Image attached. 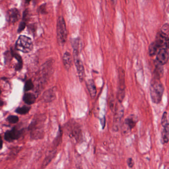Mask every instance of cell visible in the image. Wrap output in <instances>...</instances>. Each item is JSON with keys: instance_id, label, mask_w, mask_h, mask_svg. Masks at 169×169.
Here are the masks:
<instances>
[{"instance_id": "6da1fadb", "label": "cell", "mask_w": 169, "mask_h": 169, "mask_svg": "<svg viewBox=\"0 0 169 169\" xmlns=\"http://www.w3.org/2000/svg\"><path fill=\"white\" fill-rule=\"evenodd\" d=\"M151 99L154 104H159L162 99L164 92V86L160 79H153L150 86Z\"/></svg>"}, {"instance_id": "7a4b0ae2", "label": "cell", "mask_w": 169, "mask_h": 169, "mask_svg": "<svg viewBox=\"0 0 169 169\" xmlns=\"http://www.w3.org/2000/svg\"><path fill=\"white\" fill-rule=\"evenodd\" d=\"M33 48L31 39L25 35H20L15 43L16 50L24 53L31 52Z\"/></svg>"}, {"instance_id": "3957f363", "label": "cell", "mask_w": 169, "mask_h": 169, "mask_svg": "<svg viewBox=\"0 0 169 169\" xmlns=\"http://www.w3.org/2000/svg\"><path fill=\"white\" fill-rule=\"evenodd\" d=\"M57 35L59 44L64 45L67 40V31L65 20L62 16L59 17L57 21Z\"/></svg>"}, {"instance_id": "277c9868", "label": "cell", "mask_w": 169, "mask_h": 169, "mask_svg": "<svg viewBox=\"0 0 169 169\" xmlns=\"http://www.w3.org/2000/svg\"><path fill=\"white\" fill-rule=\"evenodd\" d=\"M118 81L117 98L120 103H122L124 100L126 93L125 72L124 69L122 67H120L118 70Z\"/></svg>"}, {"instance_id": "5b68a950", "label": "cell", "mask_w": 169, "mask_h": 169, "mask_svg": "<svg viewBox=\"0 0 169 169\" xmlns=\"http://www.w3.org/2000/svg\"><path fill=\"white\" fill-rule=\"evenodd\" d=\"M68 134L71 138L74 139L77 142L81 141L82 139V131L79 124L74 121L70 122L67 125Z\"/></svg>"}, {"instance_id": "8992f818", "label": "cell", "mask_w": 169, "mask_h": 169, "mask_svg": "<svg viewBox=\"0 0 169 169\" xmlns=\"http://www.w3.org/2000/svg\"><path fill=\"white\" fill-rule=\"evenodd\" d=\"M74 63L77 68L79 79L82 82L85 79V70L84 67L79 56V48L73 49Z\"/></svg>"}, {"instance_id": "52a82bcc", "label": "cell", "mask_w": 169, "mask_h": 169, "mask_svg": "<svg viewBox=\"0 0 169 169\" xmlns=\"http://www.w3.org/2000/svg\"><path fill=\"white\" fill-rule=\"evenodd\" d=\"M158 49V51L161 48H169V39L168 33L161 30L158 32L154 42Z\"/></svg>"}, {"instance_id": "ba28073f", "label": "cell", "mask_w": 169, "mask_h": 169, "mask_svg": "<svg viewBox=\"0 0 169 169\" xmlns=\"http://www.w3.org/2000/svg\"><path fill=\"white\" fill-rule=\"evenodd\" d=\"M156 55V61L157 64L161 65H165L169 60V48L160 49Z\"/></svg>"}, {"instance_id": "9c48e42d", "label": "cell", "mask_w": 169, "mask_h": 169, "mask_svg": "<svg viewBox=\"0 0 169 169\" xmlns=\"http://www.w3.org/2000/svg\"><path fill=\"white\" fill-rule=\"evenodd\" d=\"M124 109L122 106L118 107V109L115 110L114 121H113V130L115 131H119L120 127L121 120L124 115Z\"/></svg>"}, {"instance_id": "30bf717a", "label": "cell", "mask_w": 169, "mask_h": 169, "mask_svg": "<svg viewBox=\"0 0 169 169\" xmlns=\"http://www.w3.org/2000/svg\"><path fill=\"white\" fill-rule=\"evenodd\" d=\"M137 122V117L134 115H131L126 118L123 125V131L125 134L134 128Z\"/></svg>"}, {"instance_id": "8fae6325", "label": "cell", "mask_w": 169, "mask_h": 169, "mask_svg": "<svg viewBox=\"0 0 169 169\" xmlns=\"http://www.w3.org/2000/svg\"><path fill=\"white\" fill-rule=\"evenodd\" d=\"M20 17V13L17 8H11L7 12V21L10 24H15L19 19Z\"/></svg>"}, {"instance_id": "7c38bea8", "label": "cell", "mask_w": 169, "mask_h": 169, "mask_svg": "<svg viewBox=\"0 0 169 169\" xmlns=\"http://www.w3.org/2000/svg\"><path fill=\"white\" fill-rule=\"evenodd\" d=\"M22 134V131H19L15 127H14L12 130L7 131V132H6L5 139L8 142H12L15 140L19 139Z\"/></svg>"}, {"instance_id": "4fadbf2b", "label": "cell", "mask_w": 169, "mask_h": 169, "mask_svg": "<svg viewBox=\"0 0 169 169\" xmlns=\"http://www.w3.org/2000/svg\"><path fill=\"white\" fill-rule=\"evenodd\" d=\"M86 84L91 97L94 98L97 94V90L94 81L92 79H88L86 82Z\"/></svg>"}, {"instance_id": "5bb4252c", "label": "cell", "mask_w": 169, "mask_h": 169, "mask_svg": "<svg viewBox=\"0 0 169 169\" xmlns=\"http://www.w3.org/2000/svg\"><path fill=\"white\" fill-rule=\"evenodd\" d=\"M56 98L55 90L53 88L46 91L42 96V99L46 102H52Z\"/></svg>"}, {"instance_id": "9a60e30c", "label": "cell", "mask_w": 169, "mask_h": 169, "mask_svg": "<svg viewBox=\"0 0 169 169\" xmlns=\"http://www.w3.org/2000/svg\"><path fill=\"white\" fill-rule=\"evenodd\" d=\"M63 61L65 69L67 70H69L72 64V57L69 52H65L64 53L63 57Z\"/></svg>"}, {"instance_id": "2e32d148", "label": "cell", "mask_w": 169, "mask_h": 169, "mask_svg": "<svg viewBox=\"0 0 169 169\" xmlns=\"http://www.w3.org/2000/svg\"><path fill=\"white\" fill-rule=\"evenodd\" d=\"M10 51L12 52L13 58H15L17 61V64L16 65L15 67V70L18 71V70H21L23 66V61H22V57L19 53L15 52L13 49H10Z\"/></svg>"}, {"instance_id": "e0dca14e", "label": "cell", "mask_w": 169, "mask_h": 169, "mask_svg": "<svg viewBox=\"0 0 169 169\" xmlns=\"http://www.w3.org/2000/svg\"><path fill=\"white\" fill-rule=\"evenodd\" d=\"M36 99V96L34 94L31 93H26L24 95L23 97V100L26 104L28 105H31L35 102Z\"/></svg>"}, {"instance_id": "ac0fdd59", "label": "cell", "mask_w": 169, "mask_h": 169, "mask_svg": "<svg viewBox=\"0 0 169 169\" xmlns=\"http://www.w3.org/2000/svg\"><path fill=\"white\" fill-rule=\"evenodd\" d=\"M162 65H160L157 64V65H156L155 70H154V77L153 79H160L162 77L163 74V69Z\"/></svg>"}, {"instance_id": "d6986e66", "label": "cell", "mask_w": 169, "mask_h": 169, "mask_svg": "<svg viewBox=\"0 0 169 169\" xmlns=\"http://www.w3.org/2000/svg\"><path fill=\"white\" fill-rule=\"evenodd\" d=\"M169 126L163 127L162 136L164 143H167L169 141Z\"/></svg>"}, {"instance_id": "ffe728a7", "label": "cell", "mask_w": 169, "mask_h": 169, "mask_svg": "<svg viewBox=\"0 0 169 169\" xmlns=\"http://www.w3.org/2000/svg\"><path fill=\"white\" fill-rule=\"evenodd\" d=\"M158 51V49L155 45L154 42L151 44L149 46V54L150 56H154L156 55Z\"/></svg>"}, {"instance_id": "44dd1931", "label": "cell", "mask_w": 169, "mask_h": 169, "mask_svg": "<svg viewBox=\"0 0 169 169\" xmlns=\"http://www.w3.org/2000/svg\"><path fill=\"white\" fill-rule=\"evenodd\" d=\"M30 107L29 106H23L22 107H19L17 108L15 110V112L20 115H24L27 114L30 111Z\"/></svg>"}, {"instance_id": "7402d4cb", "label": "cell", "mask_w": 169, "mask_h": 169, "mask_svg": "<svg viewBox=\"0 0 169 169\" xmlns=\"http://www.w3.org/2000/svg\"><path fill=\"white\" fill-rule=\"evenodd\" d=\"M34 84L32 82V81L31 79L27 80L25 83L24 90L25 92H27L30 90H32L33 88Z\"/></svg>"}, {"instance_id": "603a6c76", "label": "cell", "mask_w": 169, "mask_h": 169, "mask_svg": "<svg viewBox=\"0 0 169 169\" xmlns=\"http://www.w3.org/2000/svg\"><path fill=\"white\" fill-rule=\"evenodd\" d=\"M161 124L163 127L169 126V122L167 118V113L166 112H165L163 114L162 117L161 119Z\"/></svg>"}, {"instance_id": "cb8c5ba5", "label": "cell", "mask_w": 169, "mask_h": 169, "mask_svg": "<svg viewBox=\"0 0 169 169\" xmlns=\"http://www.w3.org/2000/svg\"><path fill=\"white\" fill-rule=\"evenodd\" d=\"M4 56H5V63L6 64L10 62V61L12 60V58H13L10 50L7 51L5 52Z\"/></svg>"}, {"instance_id": "d4e9b609", "label": "cell", "mask_w": 169, "mask_h": 169, "mask_svg": "<svg viewBox=\"0 0 169 169\" xmlns=\"http://www.w3.org/2000/svg\"><path fill=\"white\" fill-rule=\"evenodd\" d=\"M7 120L8 121V122H10L12 124H15L18 122L19 119V117L17 115H12L8 116L7 118Z\"/></svg>"}, {"instance_id": "484cf974", "label": "cell", "mask_w": 169, "mask_h": 169, "mask_svg": "<svg viewBox=\"0 0 169 169\" xmlns=\"http://www.w3.org/2000/svg\"><path fill=\"white\" fill-rule=\"evenodd\" d=\"M26 26V22L22 20V22H20L19 25V28L17 29V32L18 33L22 32L25 29Z\"/></svg>"}, {"instance_id": "4316f807", "label": "cell", "mask_w": 169, "mask_h": 169, "mask_svg": "<svg viewBox=\"0 0 169 169\" xmlns=\"http://www.w3.org/2000/svg\"><path fill=\"white\" fill-rule=\"evenodd\" d=\"M38 12L39 13L43 14V15L47 14V12L46 11V5L45 3L43 4L39 7L38 8Z\"/></svg>"}, {"instance_id": "83f0119b", "label": "cell", "mask_w": 169, "mask_h": 169, "mask_svg": "<svg viewBox=\"0 0 169 169\" xmlns=\"http://www.w3.org/2000/svg\"><path fill=\"white\" fill-rule=\"evenodd\" d=\"M29 13L28 9H26L24 12L23 13V17H22V20L24 22H27L29 20Z\"/></svg>"}, {"instance_id": "f1b7e54d", "label": "cell", "mask_w": 169, "mask_h": 169, "mask_svg": "<svg viewBox=\"0 0 169 169\" xmlns=\"http://www.w3.org/2000/svg\"><path fill=\"white\" fill-rule=\"evenodd\" d=\"M55 152H53L49 156L48 158H47L44 161V165L46 166L47 164H49V162H50L51 160H52V158L53 157H54V155H55Z\"/></svg>"}, {"instance_id": "f546056e", "label": "cell", "mask_w": 169, "mask_h": 169, "mask_svg": "<svg viewBox=\"0 0 169 169\" xmlns=\"http://www.w3.org/2000/svg\"><path fill=\"white\" fill-rule=\"evenodd\" d=\"M127 164L129 167L132 168L134 165V160L131 158H129L127 160Z\"/></svg>"}, {"instance_id": "4dcf8cb0", "label": "cell", "mask_w": 169, "mask_h": 169, "mask_svg": "<svg viewBox=\"0 0 169 169\" xmlns=\"http://www.w3.org/2000/svg\"><path fill=\"white\" fill-rule=\"evenodd\" d=\"M28 29H29V31L32 32L33 34L36 31V26H35V24H31L30 25H29L28 26Z\"/></svg>"}, {"instance_id": "1f68e13d", "label": "cell", "mask_w": 169, "mask_h": 169, "mask_svg": "<svg viewBox=\"0 0 169 169\" xmlns=\"http://www.w3.org/2000/svg\"><path fill=\"white\" fill-rule=\"evenodd\" d=\"M101 124L102 125V129H104V127H105L106 124V118L105 117H104L103 118H102L101 120Z\"/></svg>"}, {"instance_id": "d6a6232c", "label": "cell", "mask_w": 169, "mask_h": 169, "mask_svg": "<svg viewBox=\"0 0 169 169\" xmlns=\"http://www.w3.org/2000/svg\"><path fill=\"white\" fill-rule=\"evenodd\" d=\"M3 147V140H2V137L0 135V149H1Z\"/></svg>"}, {"instance_id": "836d02e7", "label": "cell", "mask_w": 169, "mask_h": 169, "mask_svg": "<svg viewBox=\"0 0 169 169\" xmlns=\"http://www.w3.org/2000/svg\"><path fill=\"white\" fill-rule=\"evenodd\" d=\"M25 2H26V3H30L31 1V0H25Z\"/></svg>"}, {"instance_id": "e575fe53", "label": "cell", "mask_w": 169, "mask_h": 169, "mask_svg": "<svg viewBox=\"0 0 169 169\" xmlns=\"http://www.w3.org/2000/svg\"><path fill=\"white\" fill-rule=\"evenodd\" d=\"M3 103L2 101H0V106H2L3 105Z\"/></svg>"}, {"instance_id": "d590c367", "label": "cell", "mask_w": 169, "mask_h": 169, "mask_svg": "<svg viewBox=\"0 0 169 169\" xmlns=\"http://www.w3.org/2000/svg\"><path fill=\"white\" fill-rule=\"evenodd\" d=\"M1 88H0V95H1Z\"/></svg>"}]
</instances>
